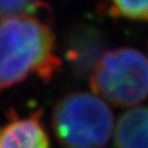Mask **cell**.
Segmentation results:
<instances>
[{
	"label": "cell",
	"mask_w": 148,
	"mask_h": 148,
	"mask_svg": "<svg viewBox=\"0 0 148 148\" xmlns=\"http://www.w3.org/2000/svg\"><path fill=\"white\" fill-rule=\"evenodd\" d=\"M53 127L64 148H105L114 131L112 111L91 92H72L53 112Z\"/></svg>",
	"instance_id": "obj_2"
},
{
	"label": "cell",
	"mask_w": 148,
	"mask_h": 148,
	"mask_svg": "<svg viewBox=\"0 0 148 148\" xmlns=\"http://www.w3.org/2000/svg\"><path fill=\"white\" fill-rule=\"evenodd\" d=\"M58 66L54 36L47 24L32 15L0 20V89L29 77H48Z\"/></svg>",
	"instance_id": "obj_1"
},
{
	"label": "cell",
	"mask_w": 148,
	"mask_h": 148,
	"mask_svg": "<svg viewBox=\"0 0 148 148\" xmlns=\"http://www.w3.org/2000/svg\"><path fill=\"white\" fill-rule=\"evenodd\" d=\"M0 148H49L48 137L36 119H20L0 131Z\"/></svg>",
	"instance_id": "obj_5"
},
{
	"label": "cell",
	"mask_w": 148,
	"mask_h": 148,
	"mask_svg": "<svg viewBox=\"0 0 148 148\" xmlns=\"http://www.w3.org/2000/svg\"><path fill=\"white\" fill-rule=\"evenodd\" d=\"M115 148H148V106L121 115L115 128Z\"/></svg>",
	"instance_id": "obj_6"
},
{
	"label": "cell",
	"mask_w": 148,
	"mask_h": 148,
	"mask_svg": "<svg viewBox=\"0 0 148 148\" xmlns=\"http://www.w3.org/2000/svg\"><path fill=\"white\" fill-rule=\"evenodd\" d=\"M112 11L128 20L148 21V0H110Z\"/></svg>",
	"instance_id": "obj_7"
},
{
	"label": "cell",
	"mask_w": 148,
	"mask_h": 148,
	"mask_svg": "<svg viewBox=\"0 0 148 148\" xmlns=\"http://www.w3.org/2000/svg\"><path fill=\"white\" fill-rule=\"evenodd\" d=\"M36 5L37 0H0V20L31 15Z\"/></svg>",
	"instance_id": "obj_8"
},
{
	"label": "cell",
	"mask_w": 148,
	"mask_h": 148,
	"mask_svg": "<svg viewBox=\"0 0 148 148\" xmlns=\"http://www.w3.org/2000/svg\"><path fill=\"white\" fill-rule=\"evenodd\" d=\"M90 86L95 95L115 106L140 104L148 96V59L130 47L108 51L91 73Z\"/></svg>",
	"instance_id": "obj_3"
},
{
	"label": "cell",
	"mask_w": 148,
	"mask_h": 148,
	"mask_svg": "<svg viewBox=\"0 0 148 148\" xmlns=\"http://www.w3.org/2000/svg\"><path fill=\"white\" fill-rule=\"evenodd\" d=\"M104 40L98 30L85 27L74 32L67 42L66 59L79 78L90 77L103 57Z\"/></svg>",
	"instance_id": "obj_4"
}]
</instances>
